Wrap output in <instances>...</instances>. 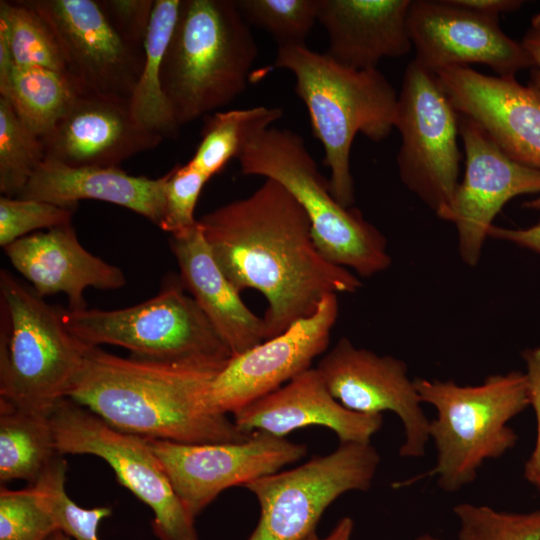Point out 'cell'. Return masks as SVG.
<instances>
[{
  "mask_svg": "<svg viewBox=\"0 0 540 540\" xmlns=\"http://www.w3.org/2000/svg\"><path fill=\"white\" fill-rule=\"evenodd\" d=\"M198 223L228 280L267 300L266 340L311 315L329 294L355 293L362 282L318 251L303 207L278 182L203 215Z\"/></svg>",
  "mask_w": 540,
  "mask_h": 540,
  "instance_id": "6da1fadb",
  "label": "cell"
},
{
  "mask_svg": "<svg viewBox=\"0 0 540 540\" xmlns=\"http://www.w3.org/2000/svg\"><path fill=\"white\" fill-rule=\"evenodd\" d=\"M229 360L165 362L88 346L67 397L111 427L146 439L240 443L253 432L206 406L211 383Z\"/></svg>",
  "mask_w": 540,
  "mask_h": 540,
  "instance_id": "7a4b0ae2",
  "label": "cell"
},
{
  "mask_svg": "<svg viewBox=\"0 0 540 540\" xmlns=\"http://www.w3.org/2000/svg\"><path fill=\"white\" fill-rule=\"evenodd\" d=\"M274 66L294 75L296 94L306 106L313 135L323 146L331 193L343 207H352L354 137L362 133L380 142L391 133L397 117L396 90L377 68L347 67L306 44L278 47Z\"/></svg>",
  "mask_w": 540,
  "mask_h": 540,
  "instance_id": "3957f363",
  "label": "cell"
},
{
  "mask_svg": "<svg viewBox=\"0 0 540 540\" xmlns=\"http://www.w3.org/2000/svg\"><path fill=\"white\" fill-rule=\"evenodd\" d=\"M257 56L235 0H181L161 68L162 90L178 127L238 98Z\"/></svg>",
  "mask_w": 540,
  "mask_h": 540,
  "instance_id": "277c9868",
  "label": "cell"
},
{
  "mask_svg": "<svg viewBox=\"0 0 540 540\" xmlns=\"http://www.w3.org/2000/svg\"><path fill=\"white\" fill-rule=\"evenodd\" d=\"M414 382L421 402L436 410L429 426L436 462L430 470L394 484L396 488L436 477L442 490L458 491L476 479L486 461L515 446L517 435L508 423L530 406L524 372L493 374L474 386L424 378Z\"/></svg>",
  "mask_w": 540,
  "mask_h": 540,
  "instance_id": "5b68a950",
  "label": "cell"
},
{
  "mask_svg": "<svg viewBox=\"0 0 540 540\" xmlns=\"http://www.w3.org/2000/svg\"><path fill=\"white\" fill-rule=\"evenodd\" d=\"M241 173L280 183L303 207L314 243L329 262L371 277L391 264L386 239L356 208L333 197L304 139L290 129L270 127L253 138L239 157Z\"/></svg>",
  "mask_w": 540,
  "mask_h": 540,
  "instance_id": "8992f818",
  "label": "cell"
},
{
  "mask_svg": "<svg viewBox=\"0 0 540 540\" xmlns=\"http://www.w3.org/2000/svg\"><path fill=\"white\" fill-rule=\"evenodd\" d=\"M88 345L57 309L9 271H0V399L51 413L68 396Z\"/></svg>",
  "mask_w": 540,
  "mask_h": 540,
  "instance_id": "52a82bcc",
  "label": "cell"
},
{
  "mask_svg": "<svg viewBox=\"0 0 540 540\" xmlns=\"http://www.w3.org/2000/svg\"><path fill=\"white\" fill-rule=\"evenodd\" d=\"M62 318L82 343L120 346L138 358L198 362L233 356L180 279H170L157 295L131 307L62 309Z\"/></svg>",
  "mask_w": 540,
  "mask_h": 540,
  "instance_id": "ba28073f",
  "label": "cell"
},
{
  "mask_svg": "<svg viewBox=\"0 0 540 540\" xmlns=\"http://www.w3.org/2000/svg\"><path fill=\"white\" fill-rule=\"evenodd\" d=\"M380 464L370 443H340L287 471H278L243 487L258 500L260 516L247 540H303L316 532L326 509L350 491H367Z\"/></svg>",
  "mask_w": 540,
  "mask_h": 540,
  "instance_id": "9c48e42d",
  "label": "cell"
},
{
  "mask_svg": "<svg viewBox=\"0 0 540 540\" xmlns=\"http://www.w3.org/2000/svg\"><path fill=\"white\" fill-rule=\"evenodd\" d=\"M57 451L105 460L121 485L151 508L159 540H199L195 519L177 496L148 439L119 431L71 398L50 414Z\"/></svg>",
  "mask_w": 540,
  "mask_h": 540,
  "instance_id": "30bf717a",
  "label": "cell"
},
{
  "mask_svg": "<svg viewBox=\"0 0 540 540\" xmlns=\"http://www.w3.org/2000/svg\"><path fill=\"white\" fill-rule=\"evenodd\" d=\"M459 121L436 75L410 62L398 95L397 166L404 185L436 213L451 203L459 185Z\"/></svg>",
  "mask_w": 540,
  "mask_h": 540,
  "instance_id": "8fae6325",
  "label": "cell"
},
{
  "mask_svg": "<svg viewBox=\"0 0 540 540\" xmlns=\"http://www.w3.org/2000/svg\"><path fill=\"white\" fill-rule=\"evenodd\" d=\"M45 20L79 93L130 101L144 62L113 27L98 1L25 0Z\"/></svg>",
  "mask_w": 540,
  "mask_h": 540,
  "instance_id": "7c38bea8",
  "label": "cell"
},
{
  "mask_svg": "<svg viewBox=\"0 0 540 540\" xmlns=\"http://www.w3.org/2000/svg\"><path fill=\"white\" fill-rule=\"evenodd\" d=\"M148 442L194 519L224 490L276 473L307 453L304 444L262 431L240 443Z\"/></svg>",
  "mask_w": 540,
  "mask_h": 540,
  "instance_id": "4fadbf2b",
  "label": "cell"
},
{
  "mask_svg": "<svg viewBox=\"0 0 540 540\" xmlns=\"http://www.w3.org/2000/svg\"><path fill=\"white\" fill-rule=\"evenodd\" d=\"M459 134L466 155L464 179L451 203L436 214L456 226L459 254L475 266L505 204L520 195H540V170L512 159L471 117L460 114Z\"/></svg>",
  "mask_w": 540,
  "mask_h": 540,
  "instance_id": "5bb4252c",
  "label": "cell"
},
{
  "mask_svg": "<svg viewBox=\"0 0 540 540\" xmlns=\"http://www.w3.org/2000/svg\"><path fill=\"white\" fill-rule=\"evenodd\" d=\"M316 369L329 392L345 408L368 415L391 411L399 417L404 428L401 457L426 454L430 420L404 361L355 347L342 337Z\"/></svg>",
  "mask_w": 540,
  "mask_h": 540,
  "instance_id": "9a60e30c",
  "label": "cell"
},
{
  "mask_svg": "<svg viewBox=\"0 0 540 540\" xmlns=\"http://www.w3.org/2000/svg\"><path fill=\"white\" fill-rule=\"evenodd\" d=\"M337 317V294H329L311 315L283 333L232 356L211 383L208 410L233 414L310 369L314 358L326 351Z\"/></svg>",
  "mask_w": 540,
  "mask_h": 540,
  "instance_id": "2e32d148",
  "label": "cell"
},
{
  "mask_svg": "<svg viewBox=\"0 0 540 540\" xmlns=\"http://www.w3.org/2000/svg\"><path fill=\"white\" fill-rule=\"evenodd\" d=\"M498 20L499 16L461 8L448 0H413L407 24L416 51L414 61L433 74L471 63L485 64L501 77H515L532 68L522 43L507 36Z\"/></svg>",
  "mask_w": 540,
  "mask_h": 540,
  "instance_id": "e0dca14e",
  "label": "cell"
},
{
  "mask_svg": "<svg viewBox=\"0 0 540 540\" xmlns=\"http://www.w3.org/2000/svg\"><path fill=\"white\" fill-rule=\"evenodd\" d=\"M440 84L454 108L478 122L507 155L540 170V91L535 86L468 67L447 69ZM524 206L540 210V195Z\"/></svg>",
  "mask_w": 540,
  "mask_h": 540,
  "instance_id": "ac0fdd59",
  "label": "cell"
},
{
  "mask_svg": "<svg viewBox=\"0 0 540 540\" xmlns=\"http://www.w3.org/2000/svg\"><path fill=\"white\" fill-rule=\"evenodd\" d=\"M41 138L46 158L73 167H119L164 140L136 122L130 101L87 93H78Z\"/></svg>",
  "mask_w": 540,
  "mask_h": 540,
  "instance_id": "d6986e66",
  "label": "cell"
},
{
  "mask_svg": "<svg viewBox=\"0 0 540 540\" xmlns=\"http://www.w3.org/2000/svg\"><path fill=\"white\" fill-rule=\"evenodd\" d=\"M233 421L244 432L277 437L306 426H323L335 432L340 443H367L382 427L383 416L345 408L329 392L318 370L310 368L235 411Z\"/></svg>",
  "mask_w": 540,
  "mask_h": 540,
  "instance_id": "ffe728a7",
  "label": "cell"
},
{
  "mask_svg": "<svg viewBox=\"0 0 540 540\" xmlns=\"http://www.w3.org/2000/svg\"><path fill=\"white\" fill-rule=\"evenodd\" d=\"M3 249L38 295L65 294L68 310L87 308L84 292L89 287L115 290L126 284L119 267L82 246L71 224L29 234Z\"/></svg>",
  "mask_w": 540,
  "mask_h": 540,
  "instance_id": "44dd1931",
  "label": "cell"
},
{
  "mask_svg": "<svg viewBox=\"0 0 540 540\" xmlns=\"http://www.w3.org/2000/svg\"><path fill=\"white\" fill-rule=\"evenodd\" d=\"M411 0H319L318 22L328 35L329 57L347 67L376 68L385 57L408 54Z\"/></svg>",
  "mask_w": 540,
  "mask_h": 540,
  "instance_id": "7402d4cb",
  "label": "cell"
},
{
  "mask_svg": "<svg viewBox=\"0 0 540 540\" xmlns=\"http://www.w3.org/2000/svg\"><path fill=\"white\" fill-rule=\"evenodd\" d=\"M168 174L150 179L119 167H73L45 158L17 196L75 208L92 199L127 208L161 227Z\"/></svg>",
  "mask_w": 540,
  "mask_h": 540,
  "instance_id": "603a6c76",
  "label": "cell"
},
{
  "mask_svg": "<svg viewBox=\"0 0 540 540\" xmlns=\"http://www.w3.org/2000/svg\"><path fill=\"white\" fill-rule=\"evenodd\" d=\"M170 247L180 269V281L190 292L232 355L266 340L264 319L242 301L216 263L199 223L192 230L171 236Z\"/></svg>",
  "mask_w": 540,
  "mask_h": 540,
  "instance_id": "cb8c5ba5",
  "label": "cell"
},
{
  "mask_svg": "<svg viewBox=\"0 0 540 540\" xmlns=\"http://www.w3.org/2000/svg\"><path fill=\"white\" fill-rule=\"evenodd\" d=\"M51 413L18 407L0 399V482L35 484L57 451Z\"/></svg>",
  "mask_w": 540,
  "mask_h": 540,
  "instance_id": "d4e9b609",
  "label": "cell"
},
{
  "mask_svg": "<svg viewBox=\"0 0 540 540\" xmlns=\"http://www.w3.org/2000/svg\"><path fill=\"white\" fill-rule=\"evenodd\" d=\"M180 4L181 0L154 1L144 44L143 67L130 99L136 122L163 138L173 137L179 129L162 90L161 68Z\"/></svg>",
  "mask_w": 540,
  "mask_h": 540,
  "instance_id": "484cf974",
  "label": "cell"
},
{
  "mask_svg": "<svg viewBox=\"0 0 540 540\" xmlns=\"http://www.w3.org/2000/svg\"><path fill=\"white\" fill-rule=\"evenodd\" d=\"M282 116L281 108L267 106L215 112L208 118L189 164L211 178Z\"/></svg>",
  "mask_w": 540,
  "mask_h": 540,
  "instance_id": "4316f807",
  "label": "cell"
},
{
  "mask_svg": "<svg viewBox=\"0 0 540 540\" xmlns=\"http://www.w3.org/2000/svg\"><path fill=\"white\" fill-rule=\"evenodd\" d=\"M79 91L65 75L43 67H17L3 97L17 117L43 137L65 113Z\"/></svg>",
  "mask_w": 540,
  "mask_h": 540,
  "instance_id": "83f0119b",
  "label": "cell"
},
{
  "mask_svg": "<svg viewBox=\"0 0 540 540\" xmlns=\"http://www.w3.org/2000/svg\"><path fill=\"white\" fill-rule=\"evenodd\" d=\"M0 33L5 35L17 67H43L67 76L52 30L26 1L0 2Z\"/></svg>",
  "mask_w": 540,
  "mask_h": 540,
  "instance_id": "f1b7e54d",
  "label": "cell"
},
{
  "mask_svg": "<svg viewBox=\"0 0 540 540\" xmlns=\"http://www.w3.org/2000/svg\"><path fill=\"white\" fill-rule=\"evenodd\" d=\"M43 140L16 115L10 102L0 97V192L17 197L45 160Z\"/></svg>",
  "mask_w": 540,
  "mask_h": 540,
  "instance_id": "f546056e",
  "label": "cell"
},
{
  "mask_svg": "<svg viewBox=\"0 0 540 540\" xmlns=\"http://www.w3.org/2000/svg\"><path fill=\"white\" fill-rule=\"evenodd\" d=\"M249 25L267 31L278 47L304 45L318 21L319 0H237Z\"/></svg>",
  "mask_w": 540,
  "mask_h": 540,
  "instance_id": "4dcf8cb0",
  "label": "cell"
},
{
  "mask_svg": "<svg viewBox=\"0 0 540 540\" xmlns=\"http://www.w3.org/2000/svg\"><path fill=\"white\" fill-rule=\"evenodd\" d=\"M67 462L62 455L49 465L39 480L31 485L39 492L56 519L59 528L74 540H99L100 522L111 515V508H82L66 493Z\"/></svg>",
  "mask_w": 540,
  "mask_h": 540,
  "instance_id": "1f68e13d",
  "label": "cell"
},
{
  "mask_svg": "<svg viewBox=\"0 0 540 540\" xmlns=\"http://www.w3.org/2000/svg\"><path fill=\"white\" fill-rule=\"evenodd\" d=\"M453 512L458 540H540V509L509 512L462 502Z\"/></svg>",
  "mask_w": 540,
  "mask_h": 540,
  "instance_id": "d6a6232c",
  "label": "cell"
},
{
  "mask_svg": "<svg viewBox=\"0 0 540 540\" xmlns=\"http://www.w3.org/2000/svg\"><path fill=\"white\" fill-rule=\"evenodd\" d=\"M61 530L39 492L0 489V540H48Z\"/></svg>",
  "mask_w": 540,
  "mask_h": 540,
  "instance_id": "836d02e7",
  "label": "cell"
},
{
  "mask_svg": "<svg viewBox=\"0 0 540 540\" xmlns=\"http://www.w3.org/2000/svg\"><path fill=\"white\" fill-rule=\"evenodd\" d=\"M74 209L45 201L1 196V247L5 248L35 230L71 224Z\"/></svg>",
  "mask_w": 540,
  "mask_h": 540,
  "instance_id": "e575fe53",
  "label": "cell"
},
{
  "mask_svg": "<svg viewBox=\"0 0 540 540\" xmlns=\"http://www.w3.org/2000/svg\"><path fill=\"white\" fill-rule=\"evenodd\" d=\"M167 174L164 218L160 228L177 236L197 226L195 208L201 190L210 178L189 162L175 166Z\"/></svg>",
  "mask_w": 540,
  "mask_h": 540,
  "instance_id": "d590c367",
  "label": "cell"
},
{
  "mask_svg": "<svg viewBox=\"0 0 540 540\" xmlns=\"http://www.w3.org/2000/svg\"><path fill=\"white\" fill-rule=\"evenodd\" d=\"M98 3L120 36L131 45L144 49L154 1L102 0Z\"/></svg>",
  "mask_w": 540,
  "mask_h": 540,
  "instance_id": "8d00e7d4",
  "label": "cell"
},
{
  "mask_svg": "<svg viewBox=\"0 0 540 540\" xmlns=\"http://www.w3.org/2000/svg\"><path fill=\"white\" fill-rule=\"evenodd\" d=\"M526 371L530 407L536 418V440L533 451L524 466L525 479L540 492V347L525 349L522 353Z\"/></svg>",
  "mask_w": 540,
  "mask_h": 540,
  "instance_id": "74e56055",
  "label": "cell"
},
{
  "mask_svg": "<svg viewBox=\"0 0 540 540\" xmlns=\"http://www.w3.org/2000/svg\"><path fill=\"white\" fill-rule=\"evenodd\" d=\"M488 237L540 253V219L527 228H504L493 225L488 231Z\"/></svg>",
  "mask_w": 540,
  "mask_h": 540,
  "instance_id": "f35d334b",
  "label": "cell"
},
{
  "mask_svg": "<svg viewBox=\"0 0 540 540\" xmlns=\"http://www.w3.org/2000/svg\"><path fill=\"white\" fill-rule=\"evenodd\" d=\"M451 4L483 14L499 16L520 8L524 1L520 0H448Z\"/></svg>",
  "mask_w": 540,
  "mask_h": 540,
  "instance_id": "ab89813d",
  "label": "cell"
},
{
  "mask_svg": "<svg viewBox=\"0 0 540 540\" xmlns=\"http://www.w3.org/2000/svg\"><path fill=\"white\" fill-rule=\"evenodd\" d=\"M532 61V85L540 91V27L531 26L521 42Z\"/></svg>",
  "mask_w": 540,
  "mask_h": 540,
  "instance_id": "60d3db41",
  "label": "cell"
},
{
  "mask_svg": "<svg viewBox=\"0 0 540 540\" xmlns=\"http://www.w3.org/2000/svg\"><path fill=\"white\" fill-rule=\"evenodd\" d=\"M354 530V521L351 517L341 518L331 532L325 537H319L313 532L303 540H351Z\"/></svg>",
  "mask_w": 540,
  "mask_h": 540,
  "instance_id": "b9f144b4",
  "label": "cell"
},
{
  "mask_svg": "<svg viewBox=\"0 0 540 540\" xmlns=\"http://www.w3.org/2000/svg\"><path fill=\"white\" fill-rule=\"evenodd\" d=\"M48 540H73L68 534L62 530H57Z\"/></svg>",
  "mask_w": 540,
  "mask_h": 540,
  "instance_id": "7bdbcfd3",
  "label": "cell"
},
{
  "mask_svg": "<svg viewBox=\"0 0 540 540\" xmlns=\"http://www.w3.org/2000/svg\"><path fill=\"white\" fill-rule=\"evenodd\" d=\"M414 540H443L430 534H422L417 536Z\"/></svg>",
  "mask_w": 540,
  "mask_h": 540,
  "instance_id": "ee69618b",
  "label": "cell"
},
{
  "mask_svg": "<svg viewBox=\"0 0 540 540\" xmlns=\"http://www.w3.org/2000/svg\"><path fill=\"white\" fill-rule=\"evenodd\" d=\"M531 26L540 27V11L532 18Z\"/></svg>",
  "mask_w": 540,
  "mask_h": 540,
  "instance_id": "f6af8a7d",
  "label": "cell"
}]
</instances>
